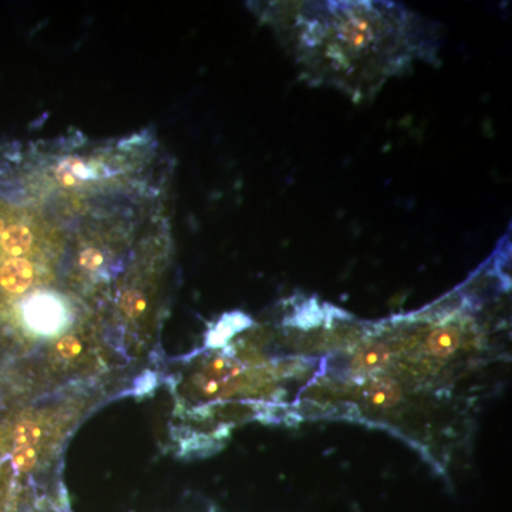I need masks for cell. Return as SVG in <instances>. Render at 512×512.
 Masks as SVG:
<instances>
[{
	"label": "cell",
	"mask_w": 512,
	"mask_h": 512,
	"mask_svg": "<svg viewBox=\"0 0 512 512\" xmlns=\"http://www.w3.org/2000/svg\"><path fill=\"white\" fill-rule=\"evenodd\" d=\"M33 266L23 258H10L0 266V286L9 293L28 291L33 282Z\"/></svg>",
	"instance_id": "obj_4"
},
{
	"label": "cell",
	"mask_w": 512,
	"mask_h": 512,
	"mask_svg": "<svg viewBox=\"0 0 512 512\" xmlns=\"http://www.w3.org/2000/svg\"><path fill=\"white\" fill-rule=\"evenodd\" d=\"M276 18L303 79L357 101L437 52V30L392 2H302Z\"/></svg>",
	"instance_id": "obj_2"
},
{
	"label": "cell",
	"mask_w": 512,
	"mask_h": 512,
	"mask_svg": "<svg viewBox=\"0 0 512 512\" xmlns=\"http://www.w3.org/2000/svg\"><path fill=\"white\" fill-rule=\"evenodd\" d=\"M32 244V231L23 224L9 225L0 235V247L12 258H20L25 255Z\"/></svg>",
	"instance_id": "obj_5"
},
{
	"label": "cell",
	"mask_w": 512,
	"mask_h": 512,
	"mask_svg": "<svg viewBox=\"0 0 512 512\" xmlns=\"http://www.w3.org/2000/svg\"><path fill=\"white\" fill-rule=\"evenodd\" d=\"M6 227H8V225H6L5 220H3L2 217H0V235L3 234V231H5Z\"/></svg>",
	"instance_id": "obj_8"
},
{
	"label": "cell",
	"mask_w": 512,
	"mask_h": 512,
	"mask_svg": "<svg viewBox=\"0 0 512 512\" xmlns=\"http://www.w3.org/2000/svg\"><path fill=\"white\" fill-rule=\"evenodd\" d=\"M59 348L64 357H74L80 352V343L76 339L66 338L62 340Z\"/></svg>",
	"instance_id": "obj_7"
},
{
	"label": "cell",
	"mask_w": 512,
	"mask_h": 512,
	"mask_svg": "<svg viewBox=\"0 0 512 512\" xmlns=\"http://www.w3.org/2000/svg\"><path fill=\"white\" fill-rule=\"evenodd\" d=\"M484 302L471 284L402 318L346 319L303 389L306 417L390 430L437 468L448 466L470 439L487 370L505 359Z\"/></svg>",
	"instance_id": "obj_1"
},
{
	"label": "cell",
	"mask_w": 512,
	"mask_h": 512,
	"mask_svg": "<svg viewBox=\"0 0 512 512\" xmlns=\"http://www.w3.org/2000/svg\"><path fill=\"white\" fill-rule=\"evenodd\" d=\"M40 430L32 421L19 424L15 434L16 448H30L39 440Z\"/></svg>",
	"instance_id": "obj_6"
},
{
	"label": "cell",
	"mask_w": 512,
	"mask_h": 512,
	"mask_svg": "<svg viewBox=\"0 0 512 512\" xmlns=\"http://www.w3.org/2000/svg\"><path fill=\"white\" fill-rule=\"evenodd\" d=\"M26 325L42 336H55L67 322L66 308L57 296L40 292L30 296L23 305Z\"/></svg>",
	"instance_id": "obj_3"
}]
</instances>
